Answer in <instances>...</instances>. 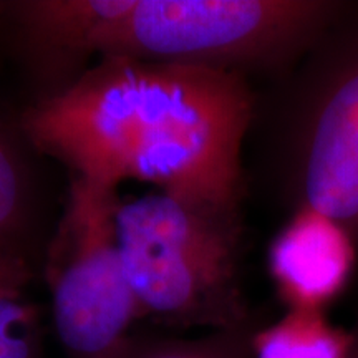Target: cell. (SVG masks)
I'll return each instance as SVG.
<instances>
[{
    "instance_id": "obj_1",
    "label": "cell",
    "mask_w": 358,
    "mask_h": 358,
    "mask_svg": "<svg viewBox=\"0 0 358 358\" xmlns=\"http://www.w3.org/2000/svg\"><path fill=\"white\" fill-rule=\"evenodd\" d=\"M254 113L243 75L115 57L38 101L22 128L77 178L111 189L136 179L199 208L239 213Z\"/></svg>"
},
{
    "instance_id": "obj_2",
    "label": "cell",
    "mask_w": 358,
    "mask_h": 358,
    "mask_svg": "<svg viewBox=\"0 0 358 358\" xmlns=\"http://www.w3.org/2000/svg\"><path fill=\"white\" fill-rule=\"evenodd\" d=\"M348 0H35L17 7L43 58H133L226 70L285 71ZM248 78V77H245Z\"/></svg>"
},
{
    "instance_id": "obj_3",
    "label": "cell",
    "mask_w": 358,
    "mask_h": 358,
    "mask_svg": "<svg viewBox=\"0 0 358 358\" xmlns=\"http://www.w3.org/2000/svg\"><path fill=\"white\" fill-rule=\"evenodd\" d=\"M115 231L143 319L213 332L257 320L239 279V213L199 208L158 191L118 201Z\"/></svg>"
},
{
    "instance_id": "obj_4",
    "label": "cell",
    "mask_w": 358,
    "mask_h": 358,
    "mask_svg": "<svg viewBox=\"0 0 358 358\" xmlns=\"http://www.w3.org/2000/svg\"><path fill=\"white\" fill-rule=\"evenodd\" d=\"M297 65L285 131L292 211L324 213L358 245V0Z\"/></svg>"
},
{
    "instance_id": "obj_5",
    "label": "cell",
    "mask_w": 358,
    "mask_h": 358,
    "mask_svg": "<svg viewBox=\"0 0 358 358\" xmlns=\"http://www.w3.org/2000/svg\"><path fill=\"white\" fill-rule=\"evenodd\" d=\"M116 189L73 178L47 250L53 330L69 358H118L143 319L115 231Z\"/></svg>"
},
{
    "instance_id": "obj_6",
    "label": "cell",
    "mask_w": 358,
    "mask_h": 358,
    "mask_svg": "<svg viewBox=\"0 0 358 358\" xmlns=\"http://www.w3.org/2000/svg\"><path fill=\"white\" fill-rule=\"evenodd\" d=\"M267 268L285 310L329 313L357 284L358 245L335 219L299 208L272 237Z\"/></svg>"
},
{
    "instance_id": "obj_7",
    "label": "cell",
    "mask_w": 358,
    "mask_h": 358,
    "mask_svg": "<svg viewBox=\"0 0 358 358\" xmlns=\"http://www.w3.org/2000/svg\"><path fill=\"white\" fill-rule=\"evenodd\" d=\"M352 329L334 324L327 312L285 310L252 335L254 358H352Z\"/></svg>"
},
{
    "instance_id": "obj_8",
    "label": "cell",
    "mask_w": 358,
    "mask_h": 358,
    "mask_svg": "<svg viewBox=\"0 0 358 358\" xmlns=\"http://www.w3.org/2000/svg\"><path fill=\"white\" fill-rule=\"evenodd\" d=\"M22 254L0 256V358H43L42 324Z\"/></svg>"
},
{
    "instance_id": "obj_9",
    "label": "cell",
    "mask_w": 358,
    "mask_h": 358,
    "mask_svg": "<svg viewBox=\"0 0 358 358\" xmlns=\"http://www.w3.org/2000/svg\"><path fill=\"white\" fill-rule=\"evenodd\" d=\"M261 324L256 320L196 340L134 335L118 358H254L252 335Z\"/></svg>"
},
{
    "instance_id": "obj_10",
    "label": "cell",
    "mask_w": 358,
    "mask_h": 358,
    "mask_svg": "<svg viewBox=\"0 0 358 358\" xmlns=\"http://www.w3.org/2000/svg\"><path fill=\"white\" fill-rule=\"evenodd\" d=\"M24 169L10 138L0 127V256L20 254L19 236L25 216Z\"/></svg>"
},
{
    "instance_id": "obj_11",
    "label": "cell",
    "mask_w": 358,
    "mask_h": 358,
    "mask_svg": "<svg viewBox=\"0 0 358 358\" xmlns=\"http://www.w3.org/2000/svg\"><path fill=\"white\" fill-rule=\"evenodd\" d=\"M353 334V350H352V358H358V310H357V319L355 324L352 327Z\"/></svg>"
},
{
    "instance_id": "obj_12",
    "label": "cell",
    "mask_w": 358,
    "mask_h": 358,
    "mask_svg": "<svg viewBox=\"0 0 358 358\" xmlns=\"http://www.w3.org/2000/svg\"><path fill=\"white\" fill-rule=\"evenodd\" d=\"M0 12H2V7H0Z\"/></svg>"
}]
</instances>
